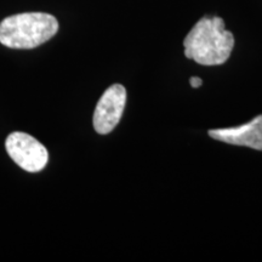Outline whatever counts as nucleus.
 Wrapping results in <instances>:
<instances>
[{
  "label": "nucleus",
  "instance_id": "nucleus-3",
  "mask_svg": "<svg viewBox=\"0 0 262 262\" xmlns=\"http://www.w3.org/2000/svg\"><path fill=\"white\" fill-rule=\"evenodd\" d=\"M6 152L19 168L28 172H38L47 166L48 149L34 137L26 133L10 134L5 141Z\"/></svg>",
  "mask_w": 262,
  "mask_h": 262
},
{
  "label": "nucleus",
  "instance_id": "nucleus-2",
  "mask_svg": "<svg viewBox=\"0 0 262 262\" xmlns=\"http://www.w3.org/2000/svg\"><path fill=\"white\" fill-rule=\"evenodd\" d=\"M58 31L55 16L45 12H24L0 22V42L10 49H34Z\"/></svg>",
  "mask_w": 262,
  "mask_h": 262
},
{
  "label": "nucleus",
  "instance_id": "nucleus-4",
  "mask_svg": "<svg viewBox=\"0 0 262 262\" xmlns=\"http://www.w3.org/2000/svg\"><path fill=\"white\" fill-rule=\"evenodd\" d=\"M126 103V90L123 85L113 84L104 91L94 113V127L101 135L110 134L122 119Z\"/></svg>",
  "mask_w": 262,
  "mask_h": 262
},
{
  "label": "nucleus",
  "instance_id": "nucleus-5",
  "mask_svg": "<svg viewBox=\"0 0 262 262\" xmlns=\"http://www.w3.org/2000/svg\"><path fill=\"white\" fill-rule=\"evenodd\" d=\"M209 136L228 145L262 150V114L243 125L209 130Z\"/></svg>",
  "mask_w": 262,
  "mask_h": 262
},
{
  "label": "nucleus",
  "instance_id": "nucleus-1",
  "mask_svg": "<svg viewBox=\"0 0 262 262\" xmlns=\"http://www.w3.org/2000/svg\"><path fill=\"white\" fill-rule=\"evenodd\" d=\"M185 56L203 66L224 64L234 48V37L221 17H203L183 40Z\"/></svg>",
  "mask_w": 262,
  "mask_h": 262
},
{
  "label": "nucleus",
  "instance_id": "nucleus-6",
  "mask_svg": "<svg viewBox=\"0 0 262 262\" xmlns=\"http://www.w3.org/2000/svg\"><path fill=\"white\" fill-rule=\"evenodd\" d=\"M189 83H191V86L192 88H194V89H196V88L202 86L203 80L201 79V78H198V77H192L191 79H189Z\"/></svg>",
  "mask_w": 262,
  "mask_h": 262
}]
</instances>
